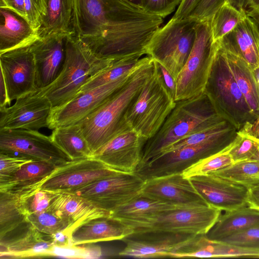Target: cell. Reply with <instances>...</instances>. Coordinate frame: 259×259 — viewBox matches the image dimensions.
Here are the masks:
<instances>
[{
    "mask_svg": "<svg viewBox=\"0 0 259 259\" xmlns=\"http://www.w3.org/2000/svg\"><path fill=\"white\" fill-rule=\"evenodd\" d=\"M204 92L217 112L238 131L256 117L240 90L229 67L226 53L219 42Z\"/></svg>",
    "mask_w": 259,
    "mask_h": 259,
    "instance_id": "5b68a950",
    "label": "cell"
},
{
    "mask_svg": "<svg viewBox=\"0 0 259 259\" xmlns=\"http://www.w3.org/2000/svg\"><path fill=\"white\" fill-rule=\"evenodd\" d=\"M225 119L217 112L204 92L176 101L158 132L145 143L138 168L158 157L174 143Z\"/></svg>",
    "mask_w": 259,
    "mask_h": 259,
    "instance_id": "3957f363",
    "label": "cell"
},
{
    "mask_svg": "<svg viewBox=\"0 0 259 259\" xmlns=\"http://www.w3.org/2000/svg\"><path fill=\"white\" fill-rule=\"evenodd\" d=\"M220 241L241 247L259 249V224L237 232Z\"/></svg>",
    "mask_w": 259,
    "mask_h": 259,
    "instance_id": "60d3db41",
    "label": "cell"
},
{
    "mask_svg": "<svg viewBox=\"0 0 259 259\" xmlns=\"http://www.w3.org/2000/svg\"><path fill=\"white\" fill-rule=\"evenodd\" d=\"M221 214V210L210 205L183 207L121 222L132 228L134 232L157 231L206 234Z\"/></svg>",
    "mask_w": 259,
    "mask_h": 259,
    "instance_id": "30bf717a",
    "label": "cell"
},
{
    "mask_svg": "<svg viewBox=\"0 0 259 259\" xmlns=\"http://www.w3.org/2000/svg\"><path fill=\"white\" fill-rule=\"evenodd\" d=\"M259 148V143L247 137L240 135L228 151L234 163L249 160Z\"/></svg>",
    "mask_w": 259,
    "mask_h": 259,
    "instance_id": "ab89813d",
    "label": "cell"
},
{
    "mask_svg": "<svg viewBox=\"0 0 259 259\" xmlns=\"http://www.w3.org/2000/svg\"><path fill=\"white\" fill-rule=\"evenodd\" d=\"M134 229L111 217L91 219L75 228L71 234L73 245L122 240Z\"/></svg>",
    "mask_w": 259,
    "mask_h": 259,
    "instance_id": "d4e9b609",
    "label": "cell"
},
{
    "mask_svg": "<svg viewBox=\"0 0 259 259\" xmlns=\"http://www.w3.org/2000/svg\"><path fill=\"white\" fill-rule=\"evenodd\" d=\"M24 9L26 18L36 32L46 14L44 0H24Z\"/></svg>",
    "mask_w": 259,
    "mask_h": 259,
    "instance_id": "7dc6e473",
    "label": "cell"
},
{
    "mask_svg": "<svg viewBox=\"0 0 259 259\" xmlns=\"http://www.w3.org/2000/svg\"><path fill=\"white\" fill-rule=\"evenodd\" d=\"M55 246L51 235L25 222L0 237L1 258H43L54 256Z\"/></svg>",
    "mask_w": 259,
    "mask_h": 259,
    "instance_id": "e0dca14e",
    "label": "cell"
},
{
    "mask_svg": "<svg viewBox=\"0 0 259 259\" xmlns=\"http://www.w3.org/2000/svg\"><path fill=\"white\" fill-rule=\"evenodd\" d=\"M36 186L13 192H0V237L27 221L25 201Z\"/></svg>",
    "mask_w": 259,
    "mask_h": 259,
    "instance_id": "f1b7e54d",
    "label": "cell"
},
{
    "mask_svg": "<svg viewBox=\"0 0 259 259\" xmlns=\"http://www.w3.org/2000/svg\"><path fill=\"white\" fill-rule=\"evenodd\" d=\"M182 0H142L141 7L146 12L163 18L172 13Z\"/></svg>",
    "mask_w": 259,
    "mask_h": 259,
    "instance_id": "bcb514c9",
    "label": "cell"
},
{
    "mask_svg": "<svg viewBox=\"0 0 259 259\" xmlns=\"http://www.w3.org/2000/svg\"><path fill=\"white\" fill-rule=\"evenodd\" d=\"M239 1L201 0L189 17L198 21L209 20L214 13L226 3H230L236 7Z\"/></svg>",
    "mask_w": 259,
    "mask_h": 259,
    "instance_id": "f6af8a7d",
    "label": "cell"
},
{
    "mask_svg": "<svg viewBox=\"0 0 259 259\" xmlns=\"http://www.w3.org/2000/svg\"><path fill=\"white\" fill-rule=\"evenodd\" d=\"M249 189L259 184V161L248 160L234 163L225 168L210 172Z\"/></svg>",
    "mask_w": 259,
    "mask_h": 259,
    "instance_id": "8d00e7d4",
    "label": "cell"
},
{
    "mask_svg": "<svg viewBox=\"0 0 259 259\" xmlns=\"http://www.w3.org/2000/svg\"><path fill=\"white\" fill-rule=\"evenodd\" d=\"M0 153L23 155L60 166L72 161L52 140L38 131L0 130Z\"/></svg>",
    "mask_w": 259,
    "mask_h": 259,
    "instance_id": "7c38bea8",
    "label": "cell"
},
{
    "mask_svg": "<svg viewBox=\"0 0 259 259\" xmlns=\"http://www.w3.org/2000/svg\"><path fill=\"white\" fill-rule=\"evenodd\" d=\"M247 13L228 3L222 5L210 19L214 41L230 33L244 18Z\"/></svg>",
    "mask_w": 259,
    "mask_h": 259,
    "instance_id": "d590c367",
    "label": "cell"
},
{
    "mask_svg": "<svg viewBox=\"0 0 259 259\" xmlns=\"http://www.w3.org/2000/svg\"><path fill=\"white\" fill-rule=\"evenodd\" d=\"M145 180L135 173L120 172L101 179L73 192L112 212L139 196Z\"/></svg>",
    "mask_w": 259,
    "mask_h": 259,
    "instance_id": "8fae6325",
    "label": "cell"
},
{
    "mask_svg": "<svg viewBox=\"0 0 259 259\" xmlns=\"http://www.w3.org/2000/svg\"><path fill=\"white\" fill-rule=\"evenodd\" d=\"M62 219L71 232L85 222L101 217H111V212L102 209L88 199L70 192H56L48 208Z\"/></svg>",
    "mask_w": 259,
    "mask_h": 259,
    "instance_id": "603a6c76",
    "label": "cell"
},
{
    "mask_svg": "<svg viewBox=\"0 0 259 259\" xmlns=\"http://www.w3.org/2000/svg\"><path fill=\"white\" fill-rule=\"evenodd\" d=\"M0 7L8 8L25 17L24 0H0Z\"/></svg>",
    "mask_w": 259,
    "mask_h": 259,
    "instance_id": "f5cc1de1",
    "label": "cell"
},
{
    "mask_svg": "<svg viewBox=\"0 0 259 259\" xmlns=\"http://www.w3.org/2000/svg\"><path fill=\"white\" fill-rule=\"evenodd\" d=\"M147 140L130 129L114 137L93 157L115 170L135 173L141 162L143 148Z\"/></svg>",
    "mask_w": 259,
    "mask_h": 259,
    "instance_id": "d6986e66",
    "label": "cell"
},
{
    "mask_svg": "<svg viewBox=\"0 0 259 259\" xmlns=\"http://www.w3.org/2000/svg\"><path fill=\"white\" fill-rule=\"evenodd\" d=\"M0 53L31 44L37 38L27 19L8 8L0 7Z\"/></svg>",
    "mask_w": 259,
    "mask_h": 259,
    "instance_id": "4316f807",
    "label": "cell"
},
{
    "mask_svg": "<svg viewBox=\"0 0 259 259\" xmlns=\"http://www.w3.org/2000/svg\"><path fill=\"white\" fill-rule=\"evenodd\" d=\"M182 206L141 195L111 212V217L121 222L158 214Z\"/></svg>",
    "mask_w": 259,
    "mask_h": 259,
    "instance_id": "d6a6232c",
    "label": "cell"
},
{
    "mask_svg": "<svg viewBox=\"0 0 259 259\" xmlns=\"http://www.w3.org/2000/svg\"><path fill=\"white\" fill-rule=\"evenodd\" d=\"M72 245L68 247H57L54 256L71 258H98L102 255L101 248L98 246Z\"/></svg>",
    "mask_w": 259,
    "mask_h": 259,
    "instance_id": "b9f144b4",
    "label": "cell"
},
{
    "mask_svg": "<svg viewBox=\"0 0 259 259\" xmlns=\"http://www.w3.org/2000/svg\"><path fill=\"white\" fill-rule=\"evenodd\" d=\"M0 65L11 102L38 90L30 44L0 53Z\"/></svg>",
    "mask_w": 259,
    "mask_h": 259,
    "instance_id": "5bb4252c",
    "label": "cell"
},
{
    "mask_svg": "<svg viewBox=\"0 0 259 259\" xmlns=\"http://www.w3.org/2000/svg\"><path fill=\"white\" fill-rule=\"evenodd\" d=\"M133 72L116 81L81 91L62 106L53 109L49 128L53 130L81 120L124 84Z\"/></svg>",
    "mask_w": 259,
    "mask_h": 259,
    "instance_id": "9a60e30c",
    "label": "cell"
},
{
    "mask_svg": "<svg viewBox=\"0 0 259 259\" xmlns=\"http://www.w3.org/2000/svg\"><path fill=\"white\" fill-rule=\"evenodd\" d=\"M50 136L72 160L93 157L89 144L77 123L56 128Z\"/></svg>",
    "mask_w": 259,
    "mask_h": 259,
    "instance_id": "836d02e7",
    "label": "cell"
},
{
    "mask_svg": "<svg viewBox=\"0 0 259 259\" xmlns=\"http://www.w3.org/2000/svg\"><path fill=\"white\" fill-rule=\"evenodd\" d=\"M248 205L259 209V184L249 189Z\"/></svg>",
    "mask_w": 259,
    "mask_h": 259,
    "instance_id": "9f6ffc18",
    "label": "cell"
},
{
    "mask_svg": "<svg viewBox=\"0 0 259 259\" xmlns=\"http://www.w3.org/2000/svg\"><path fill=\"white\" fill-rule=\"evenodd\" d=\"M122 172L92 157L72 160L60 166L40 185L52 192H73L101 179Z\"/></svg>",
    "mask_w": 259,
    "mask_h": 259,
    "instance_id": "4fadbf2b",
    "label": "cell"
},
{
    "mask_svg": "<svg viewBox=\"0 0 259 259\" xmlns=\"http://www.w3.org/2000/svg\"><path fill=\"white\" fill-rule=\"evenodd\" d=\"M68 35L58 33L37 37L30 44L36 66L38 90L50 85L60 74L65 61Z\"/></svg>",
    "mask_w": 259,
    "mask_h": 259,
    "instance_id": "7402d4cb",
    "label": "cell"
},
{
    "mask_svg": "<svg viewBox=\"0 0 259 259\" xmlns=\"http://www.w3.org/2000/svg\"><path fill=\"white\" fill-rule=\"evenodd\" d=\"M71 234L69 232L64 231L52 235L54 245L57 247H68L72 245Z\"/></svg>",
    "mask_w": 259,
    "mask_h": 259,
    "instance_id": "816d5d0a",
    "label": "cell"
},
{
    "mask_svg": "<svg viewBox=\"0 0 259 259\" xmlns=\"http://www.w3.org/2000/svg\"><path fill=\"white\" fill-rule=\"evenodd\" d=\"M127 1L141 7L142 0H127Z\"/></svg>",
    "mask_w": 259,
    "mask_h": 259,
    "instance_id": "94428289",
    "label": "cell"
},
{
    "mask_svg": "<svg viewBox=\"0 0 259 259\" xmlns=\"http://www.w3.org/2000/svg\"><path fill=\"white\" fill-rule=\"evenodd\" d=\"M114 60L97 57L79 37L69 35L60 74L52 83L39 90L50 100L53 109L57 108L75 97L88 81Z\"/></svg>",
    "mask_w": 259,
    "mask_h": 259,
    "instance_id": "277c9868",
    "label": "cell"
},
{
    "mask_svg": "<svg viewBox=\"0 0 259 259\" xmlns=\"http://www.w3.org/2000/svg\"><path fill=\"white\" fill-rule=\"evenodd\" d=\"M206 203L220 210L248 205L249 188L218 176L207 174L189 178Z\"/></svg>",
    "mask_w": 259,
    "mask_h": 259,
    "instance_id": "ac0fdd59",
    "label": "cell"
},
{
    "mask_svg": "<svg viewBox=\"0 0 259 259\" xmlns=\"http://www.w3.org/2000/svg\"><path fill=\"white\" fill-rule=\"evenodd\" d=\"M238 136L235 126L202 143L163 153L138 168L144 180L183 171L197 161L230 149Z\"/></svg>",
    "mask_w": 259,
    "mask_h": 259,
    "instance_id": "9c48e42d",
    "label": "cell"
},
{
    "mask_svg": "<svg viewBox=\"0 0 259 259\" xmlns=\"http://www.w3.org/2000/svg\"><path fill=\"white\" fill-rule=\"evenodd\" d=\"M259 224V209L247 205L220 214L206 234L211 240L221 241L225 238L252 226Z\"/></svg>",
    "mask_w": 259,
    "mask_h": 259,
    "instance_id": "f546056e",
    "label": "cell"
},
{
    "mask_svg": "<svg viewBox=\"0 0 259 259\" xmlns=\"http://www.w3.org/2000/svg\"><path fill=\"white\" fill-rule=\"evenodd\" d=\"M154 68V60L150 57L108 100L76 123L93 154L117 135L131 129L125 120V113Z\"/></svg>",
    "mask_w": 259,
    "mask_h": 259,
    "instance_id": "7a4b0ae2",
    "label": "cell"
},
{
    "mask_svg": "<svg viewBox=\"0 0 259 259\" xmlns=\"http://www.w3.org/2000/svg\"><path fill=\"white\" fill-rule=\"evenodd\" d=\"M141 195L182 206L209 205L182 173L146 180Z\"/></svg>",
    "mask_w": 259,
    "mask_h": 259,
    "instance_id": "44dd1931",
    "label": "cell"
},
{
    "mask_svg": "<svg viewBox=\"0 0 259 259\" xmlns=\"http://www.w3.org/2000/svg\"><path fill=\"white\" fill-rule=\"evenodd\" d=\"M27 221L38 231L47 234L53 235L61 231L69 232L67 224L62 219L48 210L28 215Z\"/></svg>",
    "mask_w": 259,
    "mask_h": 259,
    "instance_id": "f35d334b",
    "label": "cell"
},
{
    "mask_svg": "<svg viewBox=\"0 0 259 259\" xmlns=\"http://www.w3.org/2000/svg\"><path fill=\"white\" fill-rule=\"evenodd\" d=\"M52 110L50 100L38 90L17 99L12 106L0 109V130L49 128Z\"/></svg>",
    "mask_w": 259,
    "mask_h": 259,
    "instance_id": "2e32d148",
    "label": "cell"
},
{
    "mask_svg": "<svg viewBox=\"0 0 259 259\" xmlns=\"http://www.w3.org/2000/svg\"><path fill=\"white\" fill-rule=\"evenodd\" d=\"M224 50L237 84L253 113L257 117L259 114V88L252 70L242 59Z\"/></svg>",
    "mask_w": 259,
    "mask_h": 259,
    "instance_id": "1f68e13d",
    "label": "cell"
},
{
    "mask_svg": "<svg viewBox=\"0 0 259 259\" xmlns=\"http://www.w3.org/2000/svg\"><path fill=\"white\" fill-rule=\"evenodd\" d=\"M155 62L156 68L161 75L164 85L175 100L176 92V79L165 67L157 62L155 61Z\"/></svg>",
    "mask_w": 259,
    "mask_h": 259,
    "instance_id": "681fc988",
    "label": "cell"
},
{
    "mask_svg": "<svg viewBox=\"0 0 259 259\" xmlns=\"http://www.w3.org/2000/svg\"><path fill=\"white\" fill-rule=\"evenodd\" d=\"M194 235L167 232H134L122 240L125 246L119 255L138 258L168 257L169 253Z\"/></svg>",
    "mask_w": 259,
    "mask_h": 259,
    "instance_id": "ffe728a7",
    "label": "cell"
},
{
    "mask_svg": "<svg viewBox=\"0 0 259 259\" xmlns=\"http://www.w3.org/2000/svg\"><path fill=\"white\" fill-rule=\"evenodd\" d=\"M238 133L259 143V114L253 121L246 123Z\"/></svg>",
    "mask_w": 259,
    "mask_h": 259,
    "instance_id": "f907efd6",
    "label": "cell"
},
{
    "mask_svg": "<svg viewBox=\"0 0 259 259\" xmlns=\"http://www.w3.org/2000/svg\"><path fill=\"white\" fill-rule=\"evenodd\" d=\"M218 45L212 37L210 19L198 21L191 52L176 79V101L204 92Z\"/></svg>",
    "mask_w": 259,
    "mask_h": 259,
    "instance_id": "ba28073f",
    "label": "cell"
},
{
    "mask_svg": "<svg viewBox=\"0 0 259 259\" xmlns=\"http://www.w3.org/2000/svg\"><path fill=\"white\" fill-rule=\"evenodd\" d=\"M56 192L37 189L30 194L25 201L28 215L42 212L48 210Z\"/></svg>",
    "mask_w": 259,
    "mask_h": 259,
    "instance_id": "7bdbcfd3",
    "label": "cell"
},
{
    "mask_svg": "<svg viewBox=\"0 0 259 259\" xmlns=\"http://www.w3.org/2000/svg\"><path fill=\"white\" fill-rule=\"evenodd\" d=\"M11 101L8 97L7 89L4 77L1 73L0 77V109L10 105Z\"/></svg>",
    "mask_w": 259,
    "mask_h": 259,
    "instance_id": "db71d44e",
    "label": "cell"
},
{
    "mask_svg": "<svg viewBox=\"0 0 259 259\" xmlns=\"http://www.w3.org/2000/svg\"><path fill=\"white\" fill-rule=\"evenodd\" d=\"M46 14L36 31L38 38L62 33L73 34L74 0H44Z\"/></svg>",
    "mask_w": 259,
    "mask_h": 259,
    "instance_id": "83f0119b",
    "label": "cell"
},
{
    "mask_svg": "<svg viewBox=\"0 0 259 259\" xmlns=\"http://www.w3.org/2000/svg\"><path fill=\"white\" fill-rule=\"evenodd\" d=\"M252 17L255 21L259 33V13H247Z\"/></svg>",
    "mask_w": 259,
    "mask_h": 259,
    "instance_id": "680465c9",
    "label": "cell"
},
{
    "mask_svg": "<svg viewBox=\"0 0 259 259\" xmlns=\"http://www.w3.org/2000/svg\"><path fill=\"white\" fill-rule=\"evenodd\" d=\"M32 160H34L19 154L0 153V182L16 172L24 164Z\"/></svg>",
    "mask_w": 259,
    "mask_h": 259,
    "instance_id": "ee69618b",
    "label": "cell"
},
{
    "mask_svg": "<svg viewBox=\"0 0 259 259\" xmlns=\"http://www.w3.org/2000/svg\"><path fill=\"white\" fill-rule=\"evenodd\" d=\"M181 258L259 257V249L244 248L195 235L179 249Z\"/></svg>",
    "mask_w": 259,
    "mask_h": 259,
    "instance_id": "484cf974",
    "label": "cell"
},
{
    "mask_svg": "<svg viewBox=\"0 0 259 259\" xmlns=\"http://www.w3.org/2000/svg\"><path fill=\"white\" fill-rule=\"evenodd\" d=\"M240 6L246 13H259V0H241Z\"/></svg>",
    "mask_w": 259,
    "mask_h": 259,
    "instance_id": "11a10c76",
    "label": "cell"
},
{
    "mask_svg": "<svg viewBox=\"0 0 259 259\" xmlns=\"http://www.w3.org/2000/svg\"><path fill=\"white\" fill-rule=\"evenodd\" d=\"M163 19L127 0H74L73 35L100 58L143 57Z\"/></svg>",
    "mask_w": 259,
    "mask_h": 259,
    "instance_id": "6da1fadb",
    "label": "cell"
},
{
    "mask_svg": "<svg viewBox=\"0 0 259 259\" xmlns=\"http://www.w3.org/2000/svg\"><path fill=\"white\" fill-rule=\"evenodd\" d=\"M201 0H182L172 19L181 20L188 17Z\"/></svg>",
    "mask_w": 259,
    "mask_h": 259,
    "instance_id": "c3c4849f",
    "label": "cell"
},
{
    "mask_svg": "<svg viewBox=\"0 0 259 259\" xmlns=\"http://www.w3.org/2000/svg\"><path fill=\"white\" fill-rule=\"evenodd\" d=\"M175 104L155 62L153 73L128 107L125 119L132 130L148 140L158 132Z\"/></svg>",
    "mask_w": 259,
    "mask_h": 259,
    "instance_id": "8992f818",
    "label": "cell"
},
{
    "mask_svg": "<svg viewBox=\"0 0 259 259\" xmlns=\"http://www.w3.org/2000/svg\"><path fill=\"white\" fill-rule=\"evenodd\" d=\"M149 58L146 55L115 60L108 67L88 81L80 92L118 80L135 71Z\"/></svg>",
    "mask_w": 259,
    "mask_h": 259,
    "instance_id": "e575fe53",
    "label": "cell"
},
{
    "mask_svg": "<svg viewBox=\"0 0 259 259\" xmlns=\"http://www.w3.org/2000/svg\"><path fill=\"white\" fill-rule=\"evenodd\" d=\"M249 160L259 161V148L254 155Z\"/></svg>",
    "mask_w": 259,
    "mask_h": 259,
    "instance_id": "91938a15",
    "label": "cell"
},
{
    "mask_svg": "<svg viewBox=\"0 0 259 259\" xmlns=\"http://www.w3.org/2000/svg\"><path fill=\"white\" fill-rule=\"evenodd\" d=\"M229 149L197 161L184 170L183 175L185 177L190 178L197 175L207 174L232 165L234 161L229 154Z\"/></svg>",
    "mask_w": 259,
    "mask_h": 259,
    "instance_id": "74e56055",
    "label": "cell"
},
{
    "mask_svg": "<svg viewBox=\"0 0 259 259\" xmlns=\"http://www.w3.org/2000/svg\"><path fill=\"white\" fill-rule=\"evenodd\" d=\"M219 42L223 48L242 59L252 70L259 65V33L255 21L248 14Z\"/></svg>",
    "mask_w": 259,
    "mask_h": 259,
    "instance_id": "cb8c5ba5",
    "label": "cell"
},
{
    "mask_svg": "<svg viewBox=\"0 0 259 259\" xmlns=\"http://www.w3.org/2000/svg\"><path fill=\"white\" fill-rule=\"evenodd\" d=\"M197 21L171 19L153 35L146 55L165 67L176 79L185 64L196 37Z\"/></svg>",
    "mask_w": 259,
    "mask_h": 259,
    "instance_id": "52a82bcc",
    "label": "cell"
},
{
    "mask_svg": "<svg viewBox=\"0 0 259 259\" xmlns=\"http://www.w3.org/2000/svg\"><path fill=\"white\" fill-rule=\"evenodd\" d=\"M252 70L259 88V65Z\"/></svg>",
    "mask_w": 259,
    "mask_h": 259,
    "instance_id": "6f0895ef",
    "label": "cell"
},
{
    "mask_svg": "<svg viewBox=\"0 0 259 259\" xmlns=\"http://www.w3.org/2000/svg\"><path fill=\"white\" fill-rule=\"evenodd\" d=\"M57 167L55 165L45 161H31L0 182V192H13L40 186Z\"/></svg>",
    "mask_w": 259,
    "mask_h": 259,
    "instance_id": "4dcf8cb0",
    "label": "cell"
}]
</instances>
